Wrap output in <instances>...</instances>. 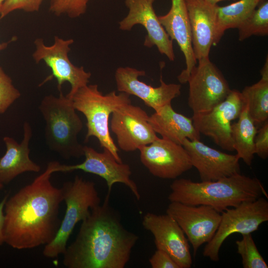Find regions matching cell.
<instances>
[{"label":"cell","mask_w":268,"mask_h":268,"mask_svg":"<svg viewBox=\"0 0 268 268\" xmlns=\"http://www.w3.org/2000/svg\"><path fill=\"white\" fill-rule=\"evenodd\" d=\"M208 2L212 4H217L218 2H219L223 0H206Z\"/></svg>","instance_id":"35"},{"label":"cell","mask_w":268,"mask_h":268,"mask_svg":"<svg viewBox=\"0 0 268 268\" xmlns=\"http://www.w3.org/2000/svg\"><path fill=\"white\" fill-rule=\"evenodd\" d=\"M218 229L205 245L202 254L213 262L219 261V252L224 241L231 235L251 233L268 220V201L262 197L242 202L221 212Z\"/></svg>","instance_id":"7"},{"label":"cell","mask_w":268,"mask_h":268,"mask_svg":"<svg viewBox=\"0 0 268 268\" xmlns=\"http://www.w3.org/2000/svg\"><path fill=\"white\" fill-rule=\"evenodd\" d=\"M44 0H5L0 11V19L16 10L35 12L39 10Z\"/></svg>","instance_id":"30"},{"label":"cell","mask_w":268,"mask_h":268,"mask_svg":"<svg viewBox=\"0 0 268 268\" xmlns=\"http://www.w3.org/2000/svg\"><path fill=\"white\" fill-rule=\"evenodd\" d=\"M238 39L243 41L253 35L268 34V1L261 2L255 10L238 26Z\"/></svg>","instance_id":"26"},{"label":"cell","mask_w":268,"mask_h":268,"mask_svg":"<svg viewBox=\"0 0 268 268\" xmlns=\"http://www.w3.org/2000/svg\"><path fill=\"white\" fill-rule=\"evenodd\" d=\"M104 202L91 209L73 242L63 254L67 268H124L130 261L139 237L127 230L118 211Z\"/></svg>","instance_id":"2"},{"label":"cell","mask_w":268,"mask_h":268,"mask_svg":"<svg viewBox=\"0 0 268 268\" xmlns=\"http://www.w3.org/2000/svg\"><path fill=\"white\" fill-rule=\"evenodd\" d=\"M54 39V43L48 46L44 44L42 39H36L33 58L37 63L44 61L50 68L52 74L45 81L55 78L60 92L62 91L64 82L70 84V90L67 95L69 97L78 89L88 84L91 74L86 71L83 67H76L70 61L68 53L70 50L69 46L74 42L73 39L64 40L58 36H55Z\"/></svg>","instance_id":"9"},{"label":"cell","mask_w":268,"mask_h":268,"mask_svg":"<svg viewBox=\"0 0 268 268\" xmlns=\"http://www.w3.org/2000/svg\"><path fill=\"white\" fill-rule=\"evenodd\" d=\"M61 188L66 212L55 238L43 249V255L49 259L64 254L76 224L89 215L91 209L101 204L95 184L92 181L77 175L73 180L65 182Z\"/></svg>","instance_id":"6"},{"label":"cell","mask_w":268,"mask_h":268,"mask_svg":"<svg viewBox=\"0 0 268 268\" xmlns=\"http://www.w3.org/2000/svg\"><path fill=\"white\" fill-rule=\"evenodd\" d=\"M187 151L193 167L198 170L201 181H215L240 173L239 159L209 147L199 139L185 138L182 143Z\"/></svg>","instance_id":"18"},{"label":"cell","mask_w":268,"mask_h":268,"mask_svg":"<svg viewBox=\"0 0 268 268\" xmlns=\"http://www.w3.org/2000/svg\"><path fill=\"white\" fill-rule=\"evenodd\" d=\"M5 0H0V11L1 10V7H2V4L4 2Z\"/></svg>","instance_id":"37"},{"label":"cell","mask_w":268,"mask_h":268,"mask_svg":"<svg viewBox=\"0 0 268 268\" xmlns=\"http://www.w3.org/2000/svg\"><path fill=\"white\" fill-rule=\"evenodd\" d=\"M255 152L263 159L268 156V120L257 131L254 140Z\"/></svg>","instance_id":"31"},{"label":"cell","mask_w":268,"mask_h":268,"mask_svg":"<svg viewBox=\"0 0 268 268\" xmlns=\"http://www.w3.org/2000/svg\"><path fill=\"white\" fill-rule=\"evenodd\" d=\"M168 197L171 201L188 205H208L219 212L242 202L255 201L268 195L262 183L257 178L241 173L215 181L193 182L190 179H175L170 186Z\"/></svg>","instance_id":"3"},{"label":"cell","mask_w":268,"mask_h":268,"mask_svg":"<svg viewBox=\"0 0 268 268\" xmlns=\"http://www.w3.org/2000/svg\"><path fill=\"white\" fill-rule=\"evenodd\" d=\"M149 262L152 268H180L171 256L161 250L157 249Z\"/></svg>","instance_id":"32"},{"label":"cell","mask_w":268,"mask_h":268,"mask_svg":"<svg viewBox=\"0 0 268 268\" xmlns=\"http://www.w3.org/2000/svg\"><path fill=\"white\" fill-rule=\"evenodd\" d=\"M243 106L241 92L231 90L227 97L209 112L193 115L194 126L200 134L211 137L222 149L233 151L231 122L238 118Z\"/></svg>","instance_id":"11"},{"label":"cell","mask_w":268,"mask_h":268,"mask_svg":"<svg viewBox=\"0 0 268 268\" xmlns=\"http://www.w3.org/2000/svg\"><path fill=\"white\" fill-rule=\"evenodd\" d=\"M4 187V185L2 184H0V190L2 189Z\"/></svg>","instance_id":"38"},{"label":"cell","mask_w":268,"mask_h":268,"mask_svg":"<svg viewBox=\"0 0 268 268\" xmlns=\"http://www.w3.org/2000/svg\"><path fill=\"white\" fill-rule=\"evenodd\" d=\"M89 0H51L50 11L57 16L63 14L74 18L84 14Z\"/></svg>","instance_id":"28"},{"label":"cell","mask_w":268,"mask_h":268,"mask_svg":"<svg viewBox=\"0 0 268 268\" xmlns=\"http://www.w3.org/2000/svg\"><path fill=\"white\" fill-rule=\"evenodd\" d=\"M155 0H125L129 9L128 15L119 22V28L130 31L136 24L143 26L146 31L144 45L147 47L155 46L160 54L165 55L171 61L175 56L173 40L160 23L153 8Z\"/></svg>","instance_id":"16"},{"label":"cell","mask_w":268,"mask_h":268,"mask_svg":"<svg viewBox=\"0 0 268 268\" xmlns=\"http://www.w3.org/2000/svg\"><path fill=\"white\" fill-rule=\"evenodd\" d=\"M8 43H9V42L2 43H0V51H2L3 49H4L5 48H6L7 47Z\"/></svg>","instance_id":"36"},{"label":"cell","mask_w":268,"mask_h":268,"mask_svg":"<svg viewBox=\"0 0 268 268\" xmlns=\"http://www.w3.org/2000/svg\"><path fill=\"white\" fill-rule=\"evenodd\" d=\"M9 195H6L0 202V246L4 243L3 226L4 220V207Z\"/></svg>","instance_id":"33"},{"label":"cell","mask_w":268,"mask_h":268,"mask_svg":"<svg viewBox=\"0 0 268 268\" xmlns=\"http://www.w3.org/2000/svg\"><path fill=\"white\" fill-rule=\"evenodd\" d=\"M261 77L268 78V58L267 57L264 66L261 70Z\"/></svg>","instance_id":"34"},{"label":"cell","mask_w":268,"mask_h":268,"mask_svg":"<svg viewBox=\"0 0 268 268\" xmlns=\"http://www.w3.org/2000/svg\"><path fill=\"white\" fill-rule=\"evenodd\" d=\"M45 121L44 136L49 148L65 159L84 155L78 140L83 123L71 100L62 91L58 97L45 96L39 106Z\"/></svg>","instance_id":"4"},{"label":"cell","mask_w":268,"mask_h":268,"mask_svg":"<svg viewBox=\"0 0 268 268\" xmlns=\"http://www.w3.org/2000/svg\"><path fill=\"white\" fill-rule=\"evenodd\" d=\"M265 0H239L224 6L218 5L213 46L219 43L226 30L237 28Z\"/></svg>","instance_id":"24"},{"label":"cell","mask_w":268,"mask_h":268,"mask_svg":"<svg viewBox=\"0 0 268 268\" xmlns=\"http://www.w3.org/2000/svg\"><path fill=\"white\" fill-rule=\"evenodd\" d=\"M109 129L116 135L119 147L126 152L138 150L158 137L149 123V116L131 103L112 113Z\"/></svg>","instance_id":"13"},{"label":"cell","mask_w":268,"mask_h":268,"mask_svg":"<svg viewBox=\"0 0 268 268\" xmlns=\"http://www.w3.org/2000/svg\"><path fill=\"white\" fill-rule=\"evenodd\" d=\"M149 123L162 138L181 144L185 138L200 139L192 118L175 111L171 104H167L149 117Z\"/></svg>","instance_id":"22"},{"label":"cell","mask_w":268,"mask_h":268,"mask_svg":"<svg viewBox=\"0 0 268 268\" xmlns=\"http://www.w3.org/2000/svg\"><path fill=\"white\" fill-rule=\"evenodd\" d=\"M53 173L46 170L30 184L21 188L4 204V243L18 250L46 245L55 238L60 228V206L63 201L62 188L51 181Z\"/></svg>","instance_id":"1"},{"label":"cell","mask_w":268,"mask_h":268,"mask_svg":"<svg viewBox=\"0 0 268 268\" xmlns=\"http://www.w3.org/2000/svg\"><path fill=\"white\" fill-rule=\"evenodd\" d=\"M166 212L175 219L187 236L194 255L202 244L212 239L221 220L220 212L206 205L171 201Z\"/></svg>","instance_id":"12"},{"label":"cell","mask_w":268,"mask_h":268,"mask_svg":"<svg viewBox=\"0 0 268 268\" xmlns=\"http://www.w3.org/2000/svg\"><path fill=\"white\" fill-rule=\"evenodd\" d=\"M238 118L236 123L231 124L233 146L238 158L250 166L255 154L254 140L258 130L244 104Z\"/></svg>","instance_id":"23"},{"label":"cell","mask_w":268,"mask_h":268,"mask_svg":"<svg viewBox=\"0 0 268 268\" xmlns=\"http://www.w3.org/2000/svg\"><path fill=\"white\" fill-rule=\"evenodd\" d=\"M241 93L248 115L256 126L268 120V78L261 77L257 83L245 86Z\"/></svg>","instance_id":"25"},{"label":"cell","mask_w":268,"mask_h":268,"mask_svg":"<svg viewBox=\"0 0 268 268\" xmlns=\"http://www.w3.org/2000/svg\"><path fill=\"white\" fill-rule=\"evenodd\" d=\"M158 18L169 38L176 41L184 55L186 67L178 76V80L181 83H186L192 70L197 66V60L193 52L185 0H171V6L168 12L158 16Z\"/></svg>","instance_id":"19"},{"label":"cell","mask_w":268,"mask_h":268,"mask_svg":"<svg viewBox=\"0 0 268 268\" xmlns=\"http://www.w3.org/2000/svg\"><path fill=\"white\" fill-rule=\"evenodd\" d=\"M67 97L75 110L86 118L87 133L84 141L87 142L92 136L96 137L102 148L109 150L117 161L123 162L110 134L109 119L116 110L131 103L130 95L124 92L117 94L116 91L104 95L97 85L87 84Z\"/></svg>","instance_id":"5"},{"label":"cell","mask_w":268,"mask_h":268,"mask_svg":"<svg viewBox=\"0 0 268 268\" xmlns=\"http://www.w3.org/2000/svg\"><path fill=\"white\" fill-rule=\"evenodd\" d=\"M242 239L236 241L237 253L242 258L244 268H268L251 233L243 234Z\"/></svg>","instance_id":"27"},{"label":"cell","mask_w":268,"mask_h":268,"mask_svg":"<svg viewBox=\"0 0 268 268\" xmlns=\"http://www.w3.org/2000/svg\"><path fill=\"white\" fill-rule=\"evenodd\" d=\"M199 61L192 70L189 84L188 105L193 115L209 112L222 102L231 90L229 84L209 57Z\"/></svg>","instance_id":"8"},{"label":"cell","mask_w":268,"mask_h":268,"mask_svg":"<svg viewBox=\"0 0 268 268\" xmlns=\"http://www.w3.org/2000/svg\"><path fill=\"white\" fill-rule=\"evenodd\" d=\"M20 95L11 78L0 67V114L4 113Z\"/></svg>","instance_id":"29"},{"label":"cell","mask_w":268,"mask_h":268,"mask_svg":"<svg viewBox=\"0 0 268 268\" xmlns=\"http://www.w3.org/2000/svg\"><path fill=\"white\" fill-rule=\"evenodd\" d=\"M99 152L88 146H83L85 159L81 163L75 165L61 164L57 161L50 162L52 172H68L81 170L104 179L108 187V193L111 194L113 186L121 183L126 186L137 200L140 194L136 183L131 179L132 171L129 165L119 162L112 153L106 148Z\"/></svg>","instance_id":"10"},{"label":"cell","mask_w":268,"mask_h":268,"mask_svg":"<svg viewBox=\"0 0 268 268\" xmlns=\"http://www.w3.org/2000/svg\"><path fill=\"white\" fill-rule=\"evenodd\" d=\"M145 74V71L131 67L118 68L115 74L118 91L137 97L155 112L171 104L172 100L180 95V84H167L161 75L160 85L154 87L138 79L139 76Z\"/></svg>","instance_id":"17"},{"label":"cell","mask_w":268,"mask_h":268,"mask_svg":"<svg viewBox=\"0 0 268 268\" xmlns=\"http://www.w3.org/2000/svg\"><path fill=\"white\" fill-rule=\"evenodd\" d=\"M32 135L30 124H23V137L20 143L14 138L5 136L6 151L0 158V184L10 183L18 175L28 172H39L40 166L30 158L29 143Z\"/></svg>","instance_id":"21"},{"label":"cell","mask_w":268,"mask_h":268,"mask_svg":"<svg viewBox=\"0 0 268 268\" xmlns=\"http://www.w3.org/2000/svg\"><path fill=\"white\" fill-rule=\"evenodd\" d=\"M141 163L154 176L176 179L192 167L189 155L181 144L158 137L138 149Z\"/></svg>","instance_id":"14"},{"label":"cell","mask_w":268,"mask_h":268,"mask_svg":"<svg viewBox=\"0 0 268 268\" xmlns=\"http://www.w3.org/2000/svg\"><path fill=\"white\" fill-rule=\"evenodd\" d=\"M143 228L153 236L156 249L169 254L180 268H190L192 259L189 241L170 215L146 213L143 217Z\"/></svg>","instance_id":"15"},{"label":"cell","mask_w":268,"mask_h":268,"mask_svg":"<svg viewBox=\"0 0 268 268\" xmlns=\"http://www.w3.org/2000/svg\"><path fill=\"white\" fill-rule=\"evenodd\" d=\"M190 21L194 56L199 61L209 57L214 41L217 4L206 0H185Z\"/></svg>","instance_id":"20"}]
</instances>
